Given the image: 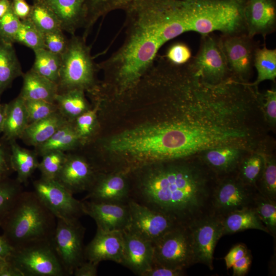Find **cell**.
<instances>
[{
    "label": "cell",
    "mask_w": 276,
    "mask_h": 276,
    "mask_svg": "<svg viewBox=\"0 0 276 276\" xmlns=\"http://www.w3.org/2000/svg\"><path fill=\"white\" fill-rule=\"evenodd\" d=\"M258 99L263 117L269 126H274L276 123V91L268 89L264 94L258 93Z\"/></svg>",
    "instance_id": "obj_43"
},
{
    "label": "cell",
    "mask_w": 276,
    "mask_h": 276,
    "mask_svg": "<svg viewBox=\"0 0 276 276\" xmlns=\"http://www.w3.org/2000/svg\"><path fill=\"white\" fill-rule=\"evenodd\" d=\"M33 185L35 193L56 219L77 220L85 215L82 201L75 198L56 180L40 177Z\"/></svg>",
    "instance_id": "obj_11"
},
{
    "label": "cell",
    "mask_w": 276,
    "mask_h": 276,
    "mask_svg": "<svg viewBox=\"0 0 276 276\" xmlns=\"http://www.w3.org/2000/svg\"><path fill=\"white\" fill-rule=\"evenodd\" d=\"M246 0H178V7L186 32L202 35L220 31L223 35L246 33Z\"/></svg>",
    "instance_id": "obj_4"
},
{
    "label": "cell",
    "mask_w": 276,
    "mask_h": 276,
    "mask_svg": "<svg viewBox=\"0 0 276 276\" xmlns=\"http://www.w3.org/2000/svg\"><path fill=\"white\" fill-rule=\"evenodd\" d=\"M10 149V163L13 171L16 174L17 181L25 184L35 171L38 169L39 162L35 151L21 147L16 141L9 142Z\"/></svg>",
    "instance_id": "obj_26"
},
{
    "label": "cell",
    "mask_w": 276,
    "mask_h": 276,
    "mask_svg": "<svg viewBox=\"0 0 276 276\" xmlns=\"http://www.w3.org/2000/svg\"><path fill=\"white\" fill-rule=\"evenodd\" d=\"M264 160L261 177L257 183L258 192L265 197L276 201V161L275 157L260 152Z\"/></svg>",
    "instance_id": "obj_34"
},
{
    "label": "cell",
    "mask_w": 276,
    "mask_h": 276,
    "mask_svg": "<svg viewBox=\"0 0 276 276\" xmlns=\"http://www.w3.org/2000/svg\"><path fill=\"white\" fill-rule=\"evenodd\" d=\"M43 34L61 29L60 22L52 10L43 3L33 1L28 18Z\"/></svg>",
    "instance_id": "obj_35"
},
{
    "label": "cell",
    "mask_w": 276,
    "mask_h": 276,
    "mask_svg": "<svg viewBox=\"0 0 276 276\" xmlns=\"http://www.w3.org/2000/svg\"><path fill=\"white\" fill-rule=\"evenodd\" d=\"M190 67L211 84H218L233 77L228 68L219 39L210 34L202 35L200 45Z\"/></svg>",
    "instance_id": "obj_10"
},
{
    "label": "cell",
    "mask_w": 276,
    "mask_h": 276,
    "mask_svg": "<svg viewBox=\"0 0 276 276\" xmlns=\"http://www.w3.org/2000/svg\"><path fill=\"white\" fill-rule=\"evenodd\" d=\"M12 171L9 143L0 138V180L8 177Z\"/></svg>",
    "instance_id": "obj_46"
},
{
    "label": "cell",
    "mask_w": 276,
    "mask_h": 276,
    "mask_svg": "<svg viewBox=\"0 0 276 276\" xmlns=\"http://www.w3.org/2000/svg\"><path fill=\"white\" fill-rule=\"evenodd\" d=\"M49 8L58 18L61 29L72 35L82 27L86 0H33Z\"/></svg>",
    "instance_id": "obj_22"
},
{
    "label": "cell",
    "mask_w": 276,
    "mask_h": 276,
    "mask_svg": "<svg viewBox=\"0 0 276 276\" xmlns=\"http://www.w3.org/2000/svg\"><path fill=\"white\" fill-rule=\"evenodd\" d=\"M12 8V2L9 0H0V18Z\"/></svg>",
    "instance_id": "obj_54"
},
{
    "label": "cell",
    "mask_w": 276,
    "mask_h": 276,
    "mask_svg": "<svg viewBox=\"0 0 276 276\" xmlns=\"http://www.w3.org/2000/svg\"><path fill=\"white\" fill-rule=\"evenodd\" d=\"M20 22L21 20L11 8L0 18V40L7 43H15V38Z\"/></svg>",
    "instance_id": "obj_42"
},
{
    "label": "cell",
    "mask_w": 276,
    "mask_h": 276,
    "mask_svg": "<svg viewBox=\"0 0 276 276\" xmlns=\"http://www.w3.org/2000/svg\"><path fill=\"white\" fill-rule=\"evenodd\" d=\"M25 100L19 95L6 104L3 138L8 142L20 139L29 125Z\"/></svg>",
    "instance_id": "obj_24"
},
{
    "label": "cell",
    "mask_w": 276,
    "mask_h": 276,
    "mask_svg": "<svg viewBox=\"0 0 276 276\" xmlns=\"http://www.w3.org/2000/svg\"><path fill=\"white\" fill-rule=\"evenodd\" d=\"M57 223L55 216L34 191H22L0 227L14 249L52 240Z\"/></svg>",
    "instance_id": "obj_3"
},
{
    "label": "cell",
    "mask_w": 276,
    "mask_h": 276,
    "mask_svg": "<svg viewBox=\"0 0 276 276\" xmlns=\"http://www.w3.org/2000/svg\"><path fill=\"white\" fill-rule=\"evenodd\" d=\"M85 215L95 221L97 229L103 231L125 229L130 221V210L127 203L82 200Z\"/></svg>",
    "instance_id": "obj_16"
},
{
    "label": "cell",
    "mask_w": 276,
    "mask_h": 276,
    "mask_svg": "<svg viewBox=\"0 0 276 276\" xmlns=\"http://www.w3.org/2000/svg\"><path fill=\"white\" fill-rule=\"evenodd\" d=\"M192 238L195 263L213 270L214 253L223 236L222 218L213 214L205 216L189 226Z\"/></svg>",
    "instance_id": "obj_13"
},
{
    "label": "cell",
    "mask_w": 276,
    "mask_h": 276,
    "mask_svg": "<svg viewBox=\"0 0 276 276\" xmlns=\"http://www.w3.org/2000/svg\"><path fill=\"white\" fill-rule=\"evenodd\" d=\"M99 175L95 165L85 157L67 154L56 180L74 194L89 191Z\"/></svg>",
    "instance_id": "obj_15"
},
{
    "label": "cell",
    "mask_w": 276,
    "mask_h": 276,
    "mask_svg": "<svg viewBox=\"0 0 276 276\" xmlns=\"http://www.w3.org/2000/svg\"><path fill=\"white\" fill-rule=\"evenodd\" d=\"M127 172L122 170L107 175L99 174L82 200L127 203L131 186Z\"/></svg>",
    "instance_id": "obj_17"
},
{
    "label": "cell",
    "mask_w": 276,
    "mask_h": 276,
    "mask_svg": "<svg viewBox=\"0 0 276 276\" xmlns=\"http://www.w3.org/2000/svg\"><path fill=\"white\" fill-rule=\"evenodd\" d=\"M24 73L13 44L0 40V101L3 93Z\"/></svg>",
    "instance_id": "obj_28"
},
{
    "label": "cell",
    "mask_w": 276,
    "mask_h": 276,
    "mask_svg": "<svg viewBox=\"0 0 276 276\" xmlns=\"http://www.w3.org/2000/svg\"><path fill=\"white\" fill-rule=\"evenodd\" d=\"M126 15L122 46L99 64L112 77L118 96L132 89L151 68L159 49L186 32L176 0H115Z\"/></svg>",
    "instance_id": "obj_1"
},
{
    "label": "cell",
    "mask_w": 276,
    "mask_h": 276,
    "mask_svg": "<svg viewBox=\"0 0 276 276\" xmlns=\"http://www.w3.org/2000/svg\"><path fill=\"white\" fill-rule=\"evenodd\" d=\"M221 218L223 236L249 229H258L268 234L253 208L236 210Z\"/></svg>",
    "instance_id": "obj_27"
},
{
    "label": "cell",
    "mask_w": 276,
    "mask_h": 276,
    "mask_svg": "<svg viewBox=\"0 0 276 276\" xmlns=\"http://www.w3.org/2000/svg\"><path fill=\"white\" fill-rule=\"evenodd\" d=\"M99 264L85 260L74 271L75 276H96Z\"/></svg>",
    "instance_id": "obj_50"
},
{
    "label": "cell",
    "mask_w": 276,
    "mask_h": 276,
    "mask_svg": "<svg viewBox=\"0 0 276 276\" xmlns=\"http://www.w3.org/2000/svg\"><path fill=\"white\" fill-rule=\"evenodd\" d=\"M258 191L244 184L236 172L219 178L211 201L212 214L223 217L236 210L253 208Z\"/></svg>",
    "instance_id": "obj_9"
},
{
    "label": "cell",
    "mask_w": 276,
    "mask_h": 276,
    "mask_svg": "<svg viewBox=\"0 0 276 276\" xmlns=\"http://www.w3.org/2000/svg\"><path fill=\"white\" fill-rule=\"evenodd\" d=\"M254 65L257 70V77L252 85L257 87L260 83L265 80L274 81L276 78L275 49H269L265 46L262 48H257Z\"/></svg>",
    "instance_id": "obj_32"
},
{
    "label": "cell",
    "mask_w": 276,
    "mask_h": 276,
    "mask_svg": "<svg viewBox=\"0 0 276 276\" xmlns=\"http://www.w3.org/2000/svg\"><path fill=\"white\" fill-rule=\"evenodd\" d=\"M15 43L25 45L33 51L44 49L43 34L28 18L21 20Z\"/></svg>",
    "instance_id": "obj_38"
},
{
    "label": "cell",
    "mask_w": 276,
    "mask_h": 276,
    "mask_svg": "<svg viewBox=\"0 0 276 276\" xmlns=\"http://www.w3.org/2000/svg\"><path fill=\"white\" fill-rule=\"evenodd\" d=\"M25 101L29 124L46 118L58 110L55 103L44 101Z\"/></svg>",
    "instance_id": "obj_40"
},
{
    "label": "cell",
    "mask_w": 276,
    "mask_h": 276,
    "mask_svg": "<svg viewBox=\"0 0 276 276\" xmlns=\"http://www.w3.org/2000/svg\"><path fill=\"white\" fill-rule=\"evenodd\" d=\"M34 52V62L31 69L58 84L61 55L51 52L45 49H38Z\"/></svg>",
    "instance_id": "obj_31"
},
{
    "label": "cell",
    "mask_w": 276,
    "mask_h": 276,
    "mask_svg": "<svg viewBox=\"0 0 276 276\" xmlns=\"http://www.w3.org/2000/svg\"><path fill=\"white\" fill-rule=\"evenodd\" d=\"M6 113V104H2L0 101V134L3 133Z\"/></svg>",
    "instance_id": "obj_55"
},
{
    "label": "cell",
    "mask_w": 276,
    "mask_h": 276,
    "mask_svg": "<svg viewBox=\"0 0 276 276\" xmlns=\"http://www.w3.org/2000/svg\"><path fill=\"white\" fill-rule=\"evenodd\" d=\"M55 102L58 111L69 122L73 121L89 109L84 90L81 89H75L59 93Z\"/></svg>",
    "instance_id": "obj_30"
},
{
    "label": "cell",
    "mask_w": 276,
    "mask_h": 276,
    "mask_svg": "<svg viewBox=\"0 0 276 276\" xmlns=\"http://www.w3.org/2000/svg\"><path fill=\"white\" fill-rule=\"evenodd\" d=\"M252 39L246 33L223 35L219 39L232 76L245 82L251 73L257 48Z\"/></svg>",
    "instance_id": "obj_14"
},
{
    "label": "cell",
    "mask_w": 276,
    "mask_h": 276,
    "mask_svg": "<svg viewBox=\"0 0 276 276\" xmlns=\"http://www.w3.org/2000/svg\"><path fill=\"white\" fill-rule=\"evenodd\" d=\"M67 122L58 110L46 118L29 124L20 139L27 145L37 147L48 141Z\"/></svg>",
    "instance_id": "obj_25"
},
{
    "label": "cell",
    "mask_w": 276,
    "mask_h": 276,
    "mask_svg": "<svg viewBox=\"0 0 276 276\" xmlns=\"http://www.w3.org/2000/svg\"><path fill=\"white\" fill-rule=\"evenodd\" d=\"M7 263V260L0 257V273Z\"/></svg>",
    "instance_id": "obj_56"
},
{
    "label": "cell",
    "mask_w": 276,
    "mask_h": 276,
    "mask_svg": "<svg viewBox=\"0 0 276 276\" xmlns=\"http://www.w3.org/2000/svg\"><path fill=\"white\" fill-rule=\"evenodd\" d=\"M264 160L260 152H252L240 163L236 174L244 184L256 188L263 169Z\"/></svg>",
    "instance_id": "obj_33"
},
{
    "label": "cell",
    "mask_w": 276,
    "mask_h": 276,
    "mask_svg": "<svg viewBox=\"0 0 276 276\" xmlns=\"http://www.w3.org/2000/svg\"><path fill=\"white\" fill-rule=\"evenodd\" d=\"M0 276H23L20 271L7 261Z\"/></svg>",
    "instance_id": "obj_53"
},
{
    "label": "cell",
    "mask_w": 276,
    "mask_h": 276,
    "mask_svg": "<svg viewBox=\"0 0 276 276\" xmlns=\"http://www.w3.org/2000/svg\"><path fill=\"white\" fill-rule=\"evenodd\" d=\"M81 142L71 122L68 121L48 141L35 147L38 155L52 151L65 152L75 148Z\"/></svg>",
    "instance_id": "obj_29"
},
{
    "label": "cell",
    "mask_w": 276,
    "mask_h": 276,
    "mask_svg": "<svg viewBox=\"0 0 276 276\" xmlns=\"http://www.w3.org/2000/svg\"><path fill=\"white\" fill-rule=\"evenodd\" d=\"M81 143L93 133L97 124L96 110L88 109L71 122Z\"/></svg>",
    "instance_id": "obj_41"
},
{
    "label": "cell",
    "mask_w": 276,
    "mask_h": 276,
    "mask_svg": "<svg viewBox=\"0 0 276 276\" xmlns=\"http://www.w3.org/2000/svg\"><path fill=\"white\" fill-rule=\"evenodd\" d=\"M96 68L85 39L73 35L61 55L59 93L75 89L94 90Z\"/></svg>",
    "instance_id": "obj_5"
},
{
    "label": "cell",
    "mask_w": 276,
    "mask_h": 276,
    "mask_svg": "<svg viewBox=\"0 0 276 276\" xmlns=\"http://www.w3.org/2000/svg\"><path fill=\"white\" fill-rule=\"evenodd\" d=\"M192 158L135 167L130 199L189 226L212 214L211 201L219 179L201 160Z\"/></svg>",
    "instance_id": "obj_2"
},
{
    "label": "cell",
    "mask_w": 276,
    "mask_h": 276,
    "mask_svg": "<svg viewBox=\"0 0 276 276\" xmlns=\"http://www.w3.org/2000/svg\"><path fill=\"white\" fill-rule=\"evenodd\" d=\"M22 191L16 179L8 177L0 180V226Z\"/></svg>",
    "instance_id": "obj_36"
},
{
    "label": "cell",
    "mask_w": 276,
    "mask_h": 276,
    "mask_svg": "<svg viewBox=\"0 0 276 276\" xmlns=\"http://www.w3.org/2000/svg\"><path fill=\"white\" fill-rule=\"evenodd\" d=\"M153 264L186 270L196 264L189 226L178 224L154 244Z\"/></svg>",
    "instance_id": "obj_7"
},
{
    "label": "cell",
    "mask_w": 276,
    "mask_h": 276,
    "mask_svg": "<svg viewBox=\"0 0 276 276\" xmlns=\"http://www.w3.org/2000/svg\"><path fill=\"white\" fill-rule=\"evenodd\" d=\"M244 19L246 32L250 37L272 33L276 25L274 0H246Z\"/></svg>",
    "instance_id": "obj_20"
},
{
    "label": "cell",
    "mask_w": 276,
    "mask_h": 276,
    "mask_svg": "<svg viewBox=\"0 0 276 276\" xmlns=\"http://www.w3.org/2000/svg\"><path fill=\"white\" fill-rule=\"evenodd\" d=\"M249 250L243 244H238L233 247L224 257L227 269H229L234 264L244 256Z\"/></svg>",
    "instance_id": "obj_47"
},
{
    "label": "cell",
    "mask_w": 276,
    "mask_h": 276,
    "mask_svg": "<svg viewBox=\"0 0 276 276\" xmlns=\"http://www.w3.org/2000/svg\"><path fill=\"white\" fill-rule=\"evenodd\" d=\"M19 96L25 100L44 101L55 103L59 93L58 84L31 69L24 73Z\"/></svg>",
    "instance_id": "obj_23"
},
{
    "label": "cell",
    "mask_w": 276,
    "mask_h": 276,
    "mask_svg": "<svg viewBox=\"0 0 276 276\" xmlns=\"http://www.w3.org/2000/svg\"><path fill=\"white\" fill-rule=\"evenodd\" d=\"M13 1H19V0H13Z\"/></svg>",
    "instance_id": "obj_57"
},
{
    "label": "cell",
    "mask_w": 276,
    "mask_h": 276,
    "mask_svg": "<svg viewBox=\"0 0 276 276\" xmlns=\"http://www.w3.org/2000/svg\"><path fill=\"white\" fill-rule=\"evenodd\" d=\"M6 260L23 276H67L52 240L38 242L14 249Z\"/></svg>",
    "instance_id": "obj_6"
},
{
    "label": "cell",
    "mask_w": 276,
    "mask_h": 276,
    "mask_svg": "<svg viewBox=\"0 0 276 276\" xmlns=\"http://www.w3.org/2000/svg\"><path fill=\"white\" fill-rule=\"evenodd\" d=\"M167 60L176 65L187 63L191 57V51L189 47L181 42L172 44L166 55Z\"/></svg>",
    "instance_id": "obj_45"
},
{
    "label": "cell",
    "mask_w": 276,
    "mask_h": 276,
    "mask_svg": "<svg viewBox=\"0 0 276 276\" xmlns=\"http://www.w3.org/2000/svg\"><path fill=\"white\" fill-rule=\"evenodd\" d=\"M130 221L126 228L154 244L162 236L178 225L166 214L150 209L130 199Z\"/></svg>",
    "instance_id": "obj_12"
},
{
    "label": "cell",
    "mask_w": 276,
    "mask_h": 276,
    "mask_svg": "<svg viewBox=\"0 0 276 276\" xmlns=\"http://www.w3.org/2000/svg\"><path fill=\"white\" fill-rule=\"evenodd\" d=\"M253 208L268 231L274 239L276 237V201L268 199L259 192L255 198Z\"/></svg>",
    "instance_id": "obj_37"
},
{
    "label": "cell",
    "mask_w": 276,
    "mask_h": 276,
    "mask_svg": "<svg viewBox=\"0 0 276 276\" xmlns=\"http://www.w3.org/2000/svg\"><path fill=\"white\" fill-rule=\"evenodd\" d=\"M246 152L237 147L221 146L205 150L200 159L220 177L235 173Z\"/></svg>",
    "instance_id": "obj_21"
},
{
    "label": "cell",
    "mask_w": 276,
    "mask_h": 276,
    "mask_svg": "<svg viewBox=\"0 0 276 276\" xmlns=\"http://www.w3.org/2000/svg\"><path fill=\"white\" fill-rule=\"evenodd\" d=\"M252 257L249 252L242 258L236 262L233 266V276H243L246 274L249 271L251 263Z\"/></svg>",
    "instance_id": "obj_49"
},
{
    "label": "cell",
    "mask_w": 276,
    "mask_h": 276,
    "mask_svg": "<svg viewBox=\"0 0 276 276\" xmlns=\"http://www.w3.org/2000/svg\"><path fill=\"white\" fill-rule=\"evenodd\" d=\"M14 250V248L4 236L0 235V257L7 259Z\"/></svg>",
    "instance_id": "obj_52"
},
{
    "label": "cell",
    "mask_w": 276,
    "mask_h": 276,
    "mask_svg": "<svg viewBox=\"0 0 276 276\" xmlns=\"http://www.w3.org/2000/svg\"><path fill=\"white\" fill-rule=\"evenodd\" d=\"M43 40L44 49L60 55L65 51L68 42L61 29L44 34Z\"/></svg>",
    "instance_id": "obj_44"
},
{
    "label": "cell",
    "mask_w": 276,
    "mask_h": 276,
    "mask_svg": "<svg viewBox=\"0 0 276 276\" xmlns=\"http://www.w3.org/2000/svg\"><path fill=\"white\" fill-rule=\"evenodd\" d=\"M12 9L14 13L22 20L28 18L31 6L25 0L13 1L12 2Z\"/></svg>",
    "instance_id": "obj_51"
},
{
    "label": "cell",
    "mask_w": 276,
    "mask_h": 276,
    "mask_svg": "<svg viewBox=\"0 0 276 276\" xmlns=\"http://www.w3.org/2000/svg\"><path fill=\"white\" fill-rule=\"evenodd\" d=\"M121 265L142 276L153 264V244L127 229L123 230Z\"/></svg>",
    "instance_id": "obj_18"
},
{
    "label": "cell",
    "mask_w": 276,
    "mask_h": 276,
    "mask_svg": "<svg viewBox=\"0 0 276 276\" xmlns=\"http://www.w3.org/2000/svg\"><path fill=\"white\" fill-rule=\"evenodd\" d=\"M67 154L60 151H52L43 154L38 169L41 177L56 180L64 164Z\"/></svg>",
    "instance_id": "obj_39"
},
{
    "label": "cell",
    "mask_w": 276,
    "mask_h": 276,
    "mask_svg": "<svg viewBox=\"0 0 276 276\" xmlns=\"http://www.w3.org/2000/svg\"><path fill=\"white\" fill-rule=\"evenodd\" d=\"M185 270L153 265L142 276H182L186 275Z\"/></svg>",
    "instance_id": "obj_48"
},
{
    "label": "cell",
    "mask_w": 276,
    "mask_h": 276,
    "mask_svg": "<svg viewBox=\"0 0 276 276\" xmlns=\"http://www.w3.org/2000/svg\"><path fill=\"white\" fill-rule=\"evenodd\" d=\"M85 228L79 219L64 220L57 219L52 243L67 275L86 260L83 239Z\"/></svg>",
    "instance_id": "obj_8"
},
{
    "label": "cell",
    "mask_w": 276,
    "mask_h": 276,
    "mask_svg": "<svg viewBox=\"0 0 276 276\" xmlns=\"http://www.w3.org/2000/svg\"><path fill=\"white\" fill-rule=\"evenodd\" d=\"M123 231H103L97 229L91 241L85 247L86 260L98 264L111 261L121 264L123 254Z\"/></svg>",
    "instance_id": "obj_19"
}]
</instances>
